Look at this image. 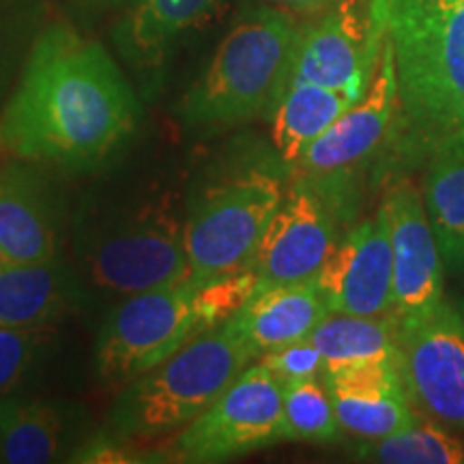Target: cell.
Segmentation results:
<instances>
[{
	"label": "cell",
	"mask_w": 464,
	"mask_h": 464,
	"mask_svg": "<svg viewBox=\"0 0 464 464\" xmlns=\"http://www.w3.org/2000/svg\"><path fill=\"white\" fill-rule=\"evenodd\" d=\"M260 5L284 9L295 15H321L323 11L332 9L340 0H258Z\"/></svg>",
	"instance_id": "cell-28"
},
{
	"label": "cell",
	"mask_w": 464,
	"mask_h": 464,
	"mask_svg": "<svg viewBox=\"0 0 464 464\" xmlns=\"http://www.w3.org/2000/svg\"><path fill=\"white\" fill-rule=\"evenodd\" d=\"M392 42L406 138L432 155L464 144V0H368Z\"/></svg>",
	"instance_id": "cell-2"
},
{
	"label": "cell",
	"mask_w": 464,
	"mask_h": 464,
	"mask_svg": "<svg viewBox=\"0 0 464 464\" xmlns=\"http://www.w3.org/2000/svg\"><path fill=\"white\" fill-rule=\"evenodd\" d=\"M379 48L381 34L374 31L368 3L362 7V0H340L301 26L290 82L327 86L359 100L372 78Z\"/></svg>",
	"instance_id": "cell-10"
},
{
	"label": "cell",
	"mask_w": 464,
	"mask_h": 464,
	"mask_svg": "<svg viewBox=\"0 0 464 464\" xmlns=\"http://www.w3.org/2000/svg\"><path fill=\"white\" fill-rule=\"evenodd\" d=\"M299 33L297 15L284 9L243 11L179 102V119L189 127H219L274 112L290 82Z\"/></svg>",
	"instance_id": "cell-3"
},
{
	"label": "cell",
	"mask_w": 464,
	"mask_h": 464,
	"mask_svg": "<svg viewBox=\"0 0 464 464\" xmlns=\"http://www.w3.org/2000/svg\"><path fill=\"white\" fill-rule=\"evenodd\" d=\"M382 208L393 252V316L420 321L443 304V256L428 222L423 196L413 183H393Z\"/></svg>",
	"instance_id": "cell-11"
},
{
	"label": "cell",
	"mask_w": 464,
	"mask_h": 464,
	"mask_svg": "<svg viewBox=\"0 0 464 464\" xmlns=\"http://www.w3.org/2000/svg\"><path fill=\"white\" fill-rule=\"evenodd\" d=\"M355 456L381 464H464V440L434 423L415 421L390 437L363 440Z\"/></svg>",
	"instance_id": "cell-24"
},
{
	"label": "cell",
	"mask_w": 464,
	"mask_h": 464,
	"mask_svg": "<svg viewBox=\"0 0 464 464\" xmlns=\"http://www.w3.org/2000/svg\"><path fill=\"white\" fill-rule=\"evenodd\" d=\"M58 254L52 196L33 168L0 170V266L45 263Z\"/></svg>",
	"instance_id": "cell-16"
},
{
	"label": "cell",
	"mask_w": 464,
	"mask_h": 464,
	"mask_svg": "<svg viewBox=\"0 0 464 464\" xmlns=\"http://www.w3.org/2000/svg\"><path fill=\"white\" fill-rule=\"evenodd\" d=\"M82 5H92V7H121L123 9L130 0H80Z\"/></svg>",
	"instance_id": "cell-29"
},
{
	"label": "cell",
	"mask_w": 464,
	"mask_h": 464,
	"mask_svg": "<svg viewBox=\"0 0 464 464\" xmlns=\"http://www.w3.org/2000/svg\"><path fill=\"white\" fill-rule=\"evenodd\" d=\"M82 263L91 284L121 297L185 282V222L168 200L131 207L91 232Z\"/></svg>",
	"instance_id": "cell-5"
},
{
	"label": "cell",
	"mask_w": 464,
	"mask_h": 464,
	"mask_svg": "<svg viewBox=\"0 0 464 464\" xmlns=\"http://www.w3.org/2000/svg\"><path fill=\"white\" fill-rule=\"evenodd\" d=\"M138 119L136 95L108 50L52 24L34 39L0 136L15 158L84 170L123 147Z\"/></svg>",
	"instance_id": "cell-1"
},
{
	"label": "cell",
	"mask_w": 464,
	"mask_h": 464,
	"mask_svg": "<svg viewBox=\"0 0 464 464\" xmlns=\"http://www.w3.org/2000/svg\"><path fill=\"white\" fill-rule=\"evenodd\" d=\"M327 385L316 376L284 385V437L304 443H334L340 437Z\"/></svg>",
	"instance_id": "cell-25"
},
{
	"label": "cell",
	"mask_w": 464,
	"mask_h": 464,
	"mask_svg": "<svg viewBox=\"0 0 464 464\" xmlns=\"http://www.w3.org/2000/svg\"><path fill=\"white\" fill-rule=\"evenodd\" d=\"M258 359L232 316L127 382L108 415L116 439H155L185 428Z\"/></svg>",
	"instance_id": "cell-4"
},
{
	"label": "cell",
	"mask_w": 464,
	"mask_h": 464,
	"mask_svg": "<svg viewBox=\"0 0 464 464\" xmlns=\"http://www.w3.org/2000/svg\"><path fill=\"white\" fill-rule=\"evenodd\" d=\"M351 92L312 82H290L271 116V140L286 164H297L338 116L353 106Z\"/></svg>",
	"instance_id": "cell-20"
},
{
	"label": "cell",
	"mask_w": 464,
	"mask_h": 464,
	"mask_svg": "<svg viewBox=\"0 0 464 464\" xmlns=\"http://www.w3.org/2000/svg\"><path fill=\"white\" fill-rule=\"evenodd\" d=\"M258 362L265 363L282 381V385L312 379L321 372L324 374V359L310 338L290 342L286 346L265 353L258 357Z\"/></svg>",
	"instance_id": "cell-27"
},
{
	"label": "cell",
	"mask_w": 464,
	"mask_h": 464,
	"mask_svg": "<svg viewBox=\"0 0 464 464\" xmlns=\"http://www.w3.org/2000/svg\"><path fill=\"white\" fill-rule=\"evenodd\" d=\"M224 0H130L112 37L119 54L138 72L164 65L168 52L191 28L216 14Z\"/></svg>",
	"instance_id": "cell-17"
},
{
	"label": "cell",
	"mask_w": 464,
	"mask_h": 464,
	"mask_svg": "<svg viewBox=\"0 0 464 464\" xmlns=\"http://www.w3.org/2000/svg\"><path fill=\"white\" fill-rule=\"evenodd\" d=\"M324 385L342 430L362 440L390 437L417 421L400 363L351 365L324 374Z\"/></svg>",
	"instance_id": "cell-15"
},
{
	"label": "cell",
	"mask_w": 464,
	"mask_h": 464,
	"mask_svg": "<svg viewBox=\"0 0 464 464\" xmlns=\"http://www.w3.org/2000/svg\"><path fill=\"white\" fill-rule=\"evenodd\" d=\"M316 284L329 312L393 316V252L385 208L335 241Z\"/></svg>",
	"instance_id": "cell-12"
},
{
	"label": "cell",
	"mask_w": 464,
	"mask_h": 464,
	"mask_svg": "<svg viewBox=\"0 0 464 464\" xmlns=\"http://www.w3.org/2000/svg\"><path fill=\"white\" fill-rule=\"evenodd\" d=\"M0 144H3V136H0Z\"/></svg>",
	"instance_id": "cell-30"
},
{
	"label": "cell",
	"mask_w": 464,
	"mask_h": 464,
	"mask_svg": "<svg viewBox=\"0 0 464 464\" xmlns=\"http://www.w3.org/2000/svg\"><path fill=\"white\" fill-rule=\"evenodd\" d=\"M329 307L316 280L254 293L237 314L241 334L260 355L304 340L327 316Z\"/></svg>",
	"instance_id": "cell-19"
},
{
	"label": "cell",
	"mask_w": 464,
	"mask_h": 464,
	"mask_svg": "<svg viewBox=\"0 0 464 464\" xmlns=\"http://www.w3.org/2000/svg\"><path fill=\"white\" fill-rule=\"evenodd\" d=\"M84 288L69 266L52 258L45 263L0 266V327H44L73 310Z\"/></svg>",
	"instance_id": "cell-18"
},
{
	"label": "cell",
	"mask_w": 464,
	"mask_h": 464,
	"mask_svg": "<svg viewBox=\"0 0 464 464\" xmlns=\"http://www.w3.org/2000/svg\"><path fill=\"white\" fill-rule=\"evenodd\" d=\"M423 207L437 237L443 263L464 266V144L430 155L423 181Z\"/></svg>",
	"instance_id": "cell-23"
},
{
	"label": "cell",
	"mask_w": 464,
	"mask_h": 464,
	"mask_svg": "<svg viewBox=\"0 0 464 464\" xmlns=\"http://www.w3.org/2000/svg\"><path fill=\"white\" fill-rule=\"evenodd\" d=\"M398 112V75L392 42L381 34L372 78L363 95L344 110L334 125L305 150L301 170L329 174L359 164L379 147Z\"/></svg>",
	"instance_id": "cell-14"
},
{
	"label": "cell",
	"mask_w": 464,
	"mask_h": 464,
	"mask_svg": "<svg viewBox=\"0 0 464 464\" xmlns=\"http://www.w3.org/2000/svg\"><path fill=\"white\" fill-rule=\"evenodd\" d=\"M286 198L274 172L249 168L208 185L185 219L191 277L208 280L252 269L260 237Z\"/></svg>",
	"instance_id": "cell-6"
},
{
	"label": "cell",
	"mask_w": 464,
	"mask_h": 464,
	"mask_svg": "<svg viewBox=\"0 0 464 464\" xmlns=\"http://www.w3.org/2000/svg\"><path fill=\"white\" fill-rule=\"evenodd\" d=\"M307 338L321 351L324 374L362 363H400V323L396 316L327 312Z\"/></svg>",
	"instance_id": "cell-21"
},
{
	"label": "cell",
	"mask_w": 464,
	"mask_h": 464,
	"mask_svg": "<svg viewBox=\"0 0 464 464\" xmlns=\"http://www.w3.org/2000/svg\"><path fill=\"white\" fill-rule=\"evenodd\" d=\"M400 372L409 398L437 423L464 430V321L448 304L400 324Z\"/></svg>",
	"instance_id": "cell-9"
},
{
	"label": "cell",
	"mask_w": 464,
	"mask_h": 464,
	"mask_svg": "<svg viewBox=\"0 0 464 464\" xmlns=\"http://www.w3.org/2000/svg\"><path fill=\"white\" fill-rule=\"evenodd\" d=\"M284 437V385L260 363H249L205 413L172 443L179 462L213 464L265 450Z\"/></svg>",
	"instance_id": "cell-8"
},
{
	"label": "cell",
	"mask_w": 464,
	"mask_h": 464,
	"mask_svg": "<svg viewBox=\"0 0 464 464\" xmlns=\"http://www.w3.org/2000/svg\"><path fill=\"white\" fill-rule=\"evenodd\" d=\"M207 329L194 277L127 295L97 334L95 372L108 382H130Z\"/></svg>",
	"instance_id": "cell-7"
},
{
	"label": "cell",
	"mask_w": 464,
	"mask_h": 464,
	"mask_svg": "<svg viewBox=\"0 0 464 464\" xmlns=\"http://www.w3.org/2000/svg\"><path fill=\"white\" fill-rule=\"evenodd\" d=\"M334 246V219L323 200L305 185L295 188L269 219L254 254L256 293L316 280Z\"/></svg>",
	"instance_id": "cell-13"
},
{
	"label": "cell",
	"mask_w": 464,
	"mask_h": 464,
	"mask_svg": "<svg viewBox=\"0 0 464 464\" xmlns=\"http://www.w3.org/2000/svg\"><path fill=\"white\" fill-rule=\"evenodd\" d=\"M67 415L45 400H0V462L48 464L63 460Z\"/></svg>",
	"instance_id": "cell-22"
},
{
	"label": "cell",
	"mask_w": 464,
	"mask_h": 464,
	"mask_svg": "<svg viewBox=\"0 0 464 464\" xmlns=\"http://www.w3.org/2000/svg\"><path fill=\"white\" fill-rule=\"evenodd\" d=\"M54 338L50 324L44 327H0V393H9L26 381Z\"/></svg>",
	"instance_id": "cell-26"
}]
</instances>
